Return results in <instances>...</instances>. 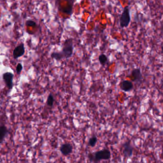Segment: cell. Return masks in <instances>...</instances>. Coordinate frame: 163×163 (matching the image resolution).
I'll return each mask as SVG.
<instances>
[{"label":"cell","mask_w":163,"mask_h":163,"mask_svg":"<svg viewBox=\"0 0 163 163\" xmlns=\"http://www.w3.org/2000/svg\"><path fill=\"white\" fill-rule=\"evenodd\" d=\"M88 156L91 161L95 163H97L103 160H107L110 159L111 157V153L109 150L104 149L97 151L94 154H90Z\"/></svg>","instance_id":"cell-1"},{"label":"cell","mask_w":163,"mask_h":163,"mask_svg":"<svg viewBox=\"0 0 163 163\" xmlns=\"http://www.w3.org/2000/svg\"><path fill=\"white\" fill-rule=\"evenodd\" d=\"M74 51V40L73 38H69L64 41L62 54L65 59H69L72 56Z\"/></svg>","instance_id":"cell-2"},{"label":"cell","mask_w":163,"mask_h":163,"mask_svg":"<svg viewBox=\"0 0 163 163\" xmlns=\"http://www.w3.org/2000/svg\"><path fill=\"white\" fill-rule=\"evenodd\" d=\"M120 26L122 28H126L131 22V15L128 6H126L123 9L120 17Z\"/></svg>","instance_id":"cell-3"},{"label":"cell","mask_w":163,"mask_h":163,"mask_svg":"<svg viewBox=\"0 0 163 163\" xmlns=\"http://www.w3.org/2000/svg\"><path fill=\"white\" fill-rule=\"evenodd\" d=\"M14 75L11 72H6L2 75V79L4 80V82L6 86L8 89H12L13 87V78Z\"/></svg>","instance_id":"cell-4"},{"label":"cell","mask_w":163,"mask_h":163,"mask_svg":"<svg viewBox=\"0 0 163 163\" xmlns=\"http://www.w3.org/2000/svg\"><path fill=\"white\" fill-rule=\"evenodd\" d=\"M25 53V45L23 43H22L15 48L13 51V57L15 59H17L23 56Z\"/></svg>","instance_id":"cell-5"},{"label":"cell","mask_w":163,"mask_h":163,"mask_svg":"<svg viewBox=\"0 0 163 163\" xmlns=\"http://www.w3.org/2000/svg\"><path fill=\"white\" fill-rule=\"evenodd\" d=\"M120 88L121 90L124 92H129L133 89L134 85L132 82L125 80L121 82L120 84Z\"/></svg>","instance_id":"cell-6"},{"label":"cell","mask_w":163,"mask_h":163,"mask_svg":"<svg viewBox=\"0 0 163 163\" xmlns=\"http://www.w3.org/2000/svg\"><path fill=\"white\" fill-rule=\"evenodd\" d=\"M131 76L132 81L135 82L141 81L143 78V75L140 69L135 68L133 69L131 72Z\"/></svg>","instance_id":"cell-7"},{"label":"cell","mask_w":163,"mask_h":163,"mask_svg":"<svg viewBox=\"0 0 163 163\" xmlns=\"http://www.w3.org/2000/svg\"><path fill=\"white\" fill-rule=\"evenodd\" d=\"M73 147L70 143H65L62 145L60 150L65 156L69 155L73 152Z\"/></svg>","instance_id":"cell-8"},{"label":"cell","mask_w":163,"mask_h":163,"mask_svg":"<svg viewBox=\"0 0 163 163\" xmlns=\"http://www.w3.org/2000/svg\"><path fill=\"white\" fill-rule=\"evenodd\" d=\"M133 148L130 142L125 143L123 145V153L125 157H130L133 154Z\"/></svg>","instance_id":"cell-9"},{"label":"cell","mask_w":163,"mask_h":163,"mask_svg":"<svg viewBox=\"0 0 163 163\" xmlns=\"http://www.w3.org/2000/svg\"><path fill=\"white\" fill-rule=\"evenodd\" d=\"M9 133L8 129L5 125H0V144L5 141L6 136Z\"/></svg>","instance_id":"cell-10"},{"label":"cell","mask_w":163,"mask_h":163,"mask_svg":"<svg viewBox=\"0 0 163 163\" xmlns=\"http://www.w3.org/2000/svg\"><path fill=\"white\" fill-rule=\"evenodd\" d=\"M51 57L52 58L56 60L57 61H59L64 59V56L61 52H54L51 54Z\"/></svg>","instance_id":"cell-11"},{"label":"cell","mask_w":163,"mask_h":163,"mask_svg":"<svg viewBox=\"0 0 163 163\" xmlns=\"http://www.w3.org/2000/svg\"><path fill=\"white\" fill-rule=\"evenodd\" d=\"M98 60L101 65L102 66H105L108 62V58L105 54H102L99 55L98 57Z\"/></svg>","instance_id":"cell-12"},{"label":"cell","mask_w":163,"mask_h":163,"mask_svg":"<svg viewBox=\"0 0 163 163\" xmlns=\"http://www.w3.org/2000/svg\"><path fill=\"white\" fill-rule=\"evenodd\" d=\"M54 102H55V98H54V95H53V94L50 93L48 95L47 101H46L47 106L50 107H53Z\"/></svg>","instance_id":"cell-13"},{"label":"cell","mask_w":163,"mask_h":163,"mask_svg":"<svg viewBox=\"0 0 163 163\" xmlns=\"http://www.w3.org/2000/svg\"><path fill=\"white\" fill-rule=\"evenodd\" d=\"M97 142V138L95 136H93L92 138H91L89 139L88 142L89 145L91 146V147H94V146L96 145Z\"/></svg>","instance_id":"cell-14"},{"label":"cell","mask_w":163,"mask_h":163,"mask_svg":"<svg viewBox=\"0 0 163 163\" xmlns=\"http://www.w3.org/2000/svg\"><path fill=\"white\" fill-rule=\"evenodd\" d=\"M25 25L27 26H31V27H35L37 25L35 21L31 20H29L26 22Z\"/></svg>","instance_id":"cell-15"},{"label":"cell","mask_w":163,"mask_h":163,"mask_svg":"<svg viewBox=\"0 0 163 163\" xmlns=\"http://www.w3.org/2000/svg\"><path fill=\"white\" fill-rule=\"evenodd\" d=\"M22 68H23V67H22V65L21 63L18 64L17 66H16V72H17V74L18 75H19L21 73V72L22 71Z\"/></svg>","instance_id":"cell-16"},{"label":"cell","mask_w":163,"mask_h":163,"mask_svg":"<svg viewBox=\"0 0 163 163\" xmlns=\"http://www.w3.org/2000/svg\"><path fill=\"white\" fill-rule=\"evenodd\" d=\"M55 5L56 7H58L61 4V2H62V0H55Z\"/></svg>","instance_id":"cell-17"},{"label":"cell","mask_w":163,"mask_h":163,"mask_svg":"<svg viewBox=\"0 0 163 163\" xmlns=\"http://www.w3.org/2000/svg\"><path fill=\"white\" fill-rule=\"evenodd\" d=\"M162 117H163V115H162Z\"/></svg>","instance_id":"cell-18"}]
</instances>
